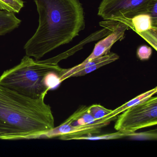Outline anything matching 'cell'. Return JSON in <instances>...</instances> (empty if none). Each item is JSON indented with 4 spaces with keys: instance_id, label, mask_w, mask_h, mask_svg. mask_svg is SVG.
Segmentation results:
<instances>
[{
    "instance_id": "cell-11",
    "label": "cell",
    "mask_w": 157,
    "mask_h": 157,
    "mask_svg": "<svg viewBox=\"0 0 157 157\" xmlns=\"http://www.w3.org/2000/svg\"><path fill=\"white\" fill-rule=\"evenodd\" d=\"M157 92V88H153L150 90L147 91L146 92L143 93L141 94H140L138 96H136L135 98H133L132 100L127 102L126 103L124 104L123 105L119 107H117L116 109L114 110H112V112L108 115L106 117L109 118H113L117 116L119 114L121 113L122 112L127 110L128 108L150 98L151 96H153L154 94H156Z\"/></svg>"
},
{
    "instance_id": "cell-9",
    "label": "cell",
    "mask_w": 157,
    "mask_h": 157,
    "mask_svg": "<svg viewBox=\"0 0 157 157\" xmlns=\"http://www.w3.org/2000/svg\"><path fill=\"white\" fill-rule=\"evenodd\" d=\"M21 22L15 13L0 10V36L12 32L19 27Z\"/></svg>"
},
{
    "instance_id": "cell-14",
    "label": "cell",
    "mask_w": 157,
    "mask_h": 157,
    "mask_svg": "<svg viewBox=\"0 0 157 157\" xmlns=\"http://www.w3.org/2000/svg\"><path fill=\"white\" fill-rule=\"evenodd\" d=\"M60 68L59 70L49 71L45 76L44 79V84L49 90L55 89L62 82L59 75Z\"/></svg>"
},
{
    "instance_id": "cell-6",
    "label": "cell",
    "mask_w": 157,
    "mask_h": 157,
    "mask_svg": "<svg viewBox=\"0 0 157 157\" xmlns=\"http://www.w3.org/2000/svg\"><path fill=\"white\" fill-rule=\"evenodd\" d=\"M117 117H104L98 122L82 124L71 125L69 120H66L62 124L43 136L44 137L52 138L59 136L63 140H72L75 138L82 136H90L101 133L102 128L109 124Z\"/></svg>"
},
{
    "instance_id": "cell-2",
    "label": "cell",
    "mask_w": 157,
    "mask_h": 157,
    "mask_svg": "<svg viewBox=\"0 0 157 157\" xmlns=\"http://www.w3.org/2000/svg\"><path fill=\"white\" fill-rule=\"evenodd\" d=\"M45 97L33 99L0 85V139L37 138L55 128Z\"/></svg>"
},
{
    "instance_id": "cell-4",
    "label": "cell",
    "mask_w": 157,
    "mask_h": 157,
    "mask_svg": "<svg viewBox=\"0 0 157 157\" xmlns=\"http://www.w3.org/2000/svg\"><path fill=\"white\" fill-rule=\"evenodd\" d=\"M157 124V97L150 98L128 108L117 116L114 128L134 132Z\"/></svg>"
},
{
    "instance_id": "cell-17",
    "label": "cell",
    "mask_w": 157,
    "mask_h": 157,
    "mask_svg": "<svg viewBox=\"0 0 157 157\" xmlns=\"http://www.w3.org/2000/svg\"><path fill=\"white\" fill-rule=\"evenodd\" d=\"M157 130H150L145 132L136 133L132 132L128 137L137 140H156L157 139Z\"/></svg>"
},
{
    "instance_id": "cell-7",
    "label": "cell",
    "mask_w": 157,
    "mask_h": 157,
    "mask_svg": "<svg viewBox=\"0 0 157 157\" xmlns=\"http://www.w3.org/2000/svg\"><path fill=\"white\" fill-rule=\"evenodd\" d=\"M118 55L114 53L108 54L95 59L83 64H79L71 68L60 69L59 75L62 81L71 77H81L93 72L94 71L112 63L119 59Z\"/></svg>"
},
{
    "instance_id": "cell-19",
    "label": "cell",
    "mask_w": 157,
    "mask_h": 157,
    "mask_svg": "<svg viewBox=\"0 0 157 157\" xmlns=\"http://www.w3.org/2000/svg\"><path fill=\"white\" fill-rule=\"evenodd\" d=\"M147 14L151 17L153 27L157 28V1L151 5L148 10Z\"/></svg>"
},
{
    "instance_id": "cell-3",
    "label": "cell",
    "mask_w": 157,
    "mask_h": 157,
    "mask_svg": "<svg viewBox=\"0 0 157 157\" xmlns=\"http://www.w3.org/2000/svg\"><path fill=\"white\" fill-rule=\"evenodd\" d=\"M65 57L64 53L44 60L25 56L20 64L0 76V85L32 99L45 97L49 90L44 84L45 76L49 71L59 70L58 63Z\"/></svg>"
},
{
    "instance_id": "cell-10",
    "label": "cell",
    "mask_w": 157,
    "mask_h": 157,
    "mask_svg": "<svg viewBox=\"0 0 157 157\" xmlns=\"http://www.w3.org/2000/svg\"><path fill=\"white\" fill-rule=\"evenodd\" d=\"M131 29L138 35L154 27L152 25L151 17L147 13H142L134 16L131 19Z\"/></svg>"
},
{
    "instance_id": "cell-15",
    "label": "cell",
    "mask_w": 157,
    "mask_h": 157,
    "mask_svg": "<svg viewBox=\"0 0 157 157\" xmlns=\"http://www.w3.org/2000/svg\"><path fill=\"white\" fill-rule=\"evenodd\" d=\"M87 113L96 120H101L107 116L112 110L108 109L100 105H93L87 107Z\"/></svg>"
},
{
    "instance_id": "cell-1",
    "label": "cell",
    "mask_w": 157,
    "mask_h": 157,
    "mask_svg": "<svg viewBox=\"0 0 157 157\" xmlns=\"http://www.w3.org/2000/svg\"><path fill=\"white\" fill-rule=\"evenodd\" d=\"M39 25L26 42V56L39 59L70 43L85 28L84 10L79 0H34Z\"/></svg>"
},
{
    "instance_id": "cell-8",
    "label": "cell",
    "mask_w": 157,
    "mask_h": 157,
    "mask_svg": "<svg viewBox=\"0 0 157 157\" xmlns=\"http://www.w3.org/2000/svg\"><path fill=\"white\" fill-rule=\"evenodd\" d=\"M128 29L129 27L127 24L118 21L111 33L95 44L92 53L81 64H85L108 54L111 48L116 42L124 39L125 32Z\"/></svg>"
},
{
    "instance_id": "cell-13",
    "label": "cell",
    "mask_w": 157,
    "mask_h": 157,
    "mask_svg": "<svg viewBox=\"0 0 157 157\" xmlns=\"http://www.w3.org/2000/svg\"><path fill=\"white\" fill-rule=\"evenodd\" d=\"M24 7L23 0H0V10L18 13Z\"/></svg>"
},
{
    "instance_id": "cell-5",
    "label": "cell",
    "mask_w": 157,
    "mask_h": 157,
    "mask_svg": "<svg viewBox=\"0 0 157 157\" xmlns=\"http://www.w3.org/2000/svg\"><path fill=\"white\" fill-rule=\"evenodd\" d=\"M157 0H103L98 15L105 21L125 23L131 28V20L136 15L147 13L149 8Z\"/></svg>"
},
{
    "instance_id": "cell-12",
    "label": "cell",
    "mask_w": 157,
    "mask_h": 157,
    "mask_svg": "<svg viewBox=\"0 0 157 157\" xmlns=\"http://www.w3.org/2000/svg\"><path fill=\"white\" fill-rule=\"evenodd\" d=\"M132 132L126 131H117L114 133H109L101 136H82L75 138L73 140H101L118 139L122 138L129 137Z\"/></svg>"
},
{
    "instance_id": "cell-16",
    "label": "cell",
    "mask_w": 157,
    "mask_h": 157,
    "mask_svg": "<svg viewBox=\"0 0 157 157\" xmlns=\"http://www.w3.org/2000/svg\"><path fill=\"white\" fill-rule=\"evenodd\" d=\"M139 35L150 44L155 50H157V28L140 34Z\"/></svg>"
},
{
    "instance_id": "cell-18",
    "label": "cell",
    "mask_w": 157,
    "mask_h": 157,
    "mask_svg": "<svg viewBox=\"0 0 157 157\" xmlns=\"http://www.w3.org/2000/svg\"><path fill=\"white\" fill-rule=\"evenodd\" d=\"M152 54V49L147 45H141L137 50V56L141 60H147L149 59Z\"/></svg>"
}]
</instances>
